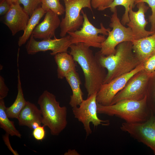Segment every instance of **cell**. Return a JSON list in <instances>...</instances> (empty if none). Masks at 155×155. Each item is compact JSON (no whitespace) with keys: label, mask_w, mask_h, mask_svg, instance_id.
<instances>
[{"label":"cell","mask_w":155,"mask_h":155,"mask_svg":"<svg viewBox=\"0 0 155 155\" xmlns=\"http://www.w3.org/2000/svg\"><path fill=\"white\" fill-rule=\"evenodd\" d=\"M69 35L60 38L55 36L53 39H43L40 41L35 40L32 35L26 46L27 53L32 55L39 52L51 51L50 54L55 56L61 53L67 52V50L71 44Z\"/></svg>","instance_id":"12"},{"label":"cell","mask_w":155,"mask_h":155,"mask_svg":"<svg viewBox=\"0 0 155 155\" xmlns=\"http://www.w3.org/2000/svg\"><path fill=\"white\" fill-rule=\"evenodd\" d=\"M59 16L51 10L46 11L43 20L37 25L32 35L35 39H46L55 37L56 30L60 26Z\"/></svg>","instance_id":"15"},{"label":"cell","mask_w":155,"mask_h":155,"mask_svg":"<svg viewBox=\"0 0 155 155\" xmlns=\"http://www.w3.org/2000/svg\"><path fill=\"white\" fill-rule=\"evenodd\" d=\"M60 0H41V7L46 11L51 10L59 16L65 13V8Z\"/></svg>","instance_id":"24"},{"label":"cell","mask_w":155,"mask_h":155,"mask_svg":"<svg viewBox=\"0 0 155 155\" xmlns=\"http://www.w3.org/2000/svg\"><path fill=\"white\" fill-rule=\"evenodd\" d=\"M97 93L88 97L80 104L79 106L72 108L73 113L75 118L83 124L86 136L92 133L90 127L92 123L94 127L102 125H108L109 123L108 120H103L98 118L97 115Z\"/></svg>","instance_id":"8"},{"label":"cell","mask_w":155,"mask_h":155,"mask_svg":"<svg viewBox=\"0 0 155 155\" xmlns=\"http://www.w3.org/2000/svg\"><path fill=\"white\" fill-rule=\"evenodd\" d=\"M9 134L6 133V134L3 136V140L9 150L14 155H18L19 154L16 151L14 150L11 145L9 140Z\"/></svg>","instance_id":"32"},{"label":"cell","mask_w":155,"mask_h":155,"mask_svg":"<svg viewBox=\"0 0 155 155\" xmlns=\"http://www.w3.org/2000/svg\"><path fill=\"white\" fill-rule=\"evenodd\" d=\"M9 89L5 83L3 78L0 76V99H4L8 94Z\"/></svg>","instance_id":"30"},{"label":"cell","mask_w":155,"mask_h":155,"mask_svg":"<svg viewBox=\"0 0 155 155\" xmlns=\"http://www.w3.org/2000/svg\"><path fill=\"white\" fill-rule=\"evenodd\" d=\"M65 5V14L60 24V36H66L68 32H74L82 26L84 22L80 14L82 9L88 8L92 12L91 0H63Z\"/></svg>","instance_id":"7"},{"label":"cell","mask_w":155,"mask_h":155,"mask_svg":"<svg viewBox=\"0 0 155 155\" xmlns=\"http://www.w3.org/2000/svg\"></svg>","instance_id":"39"},{"label":"cell","mask_w":155,"mask_h":155,"mask_svg":"<svg viewBox=\"0 0 155 155\" xmlns=\"http://www.w3.org/2000/svg\"><path fill=\"white\" fill-rule=\"evenodd\" d=\"M154 89L153 92V98L154 99L155 104H154L152 108L151 109V111H152V112H153L154 114L155 115V85H154Z\"/></svg>","instance_id":"34"},{"label":"cell","mask_w":155,"mask_h":155,"mask_svg":"<svg viewBox=\"0 0 155 155\" xmlns=\"http://www.w3.org/2000/svg\"><path fill=\"white\" fill-rule=\"evenodd\" d=\"M151 78L155 77V69L154 72L150 75Z\"/></svg>","instance_id":"36"},{"label":"cell","mask_w":155,"mask_h":155,"mask_svg":"<svg viewBox=\"0 0 155 155\" xmlns=\"http://www.w3.org/2000/svg\"><path fill=\"white\" fill-rule=\"evenodd\" d=\"M69 53L83 72L88 97L97 93L106 77L104 68L100 64L90 47L82 42L71 44Z\"/></svg>","instance_id":"1"},{"label":"cell","mask_w":155,"mask_h":155,"mask_svg":"<svg viewBox=\"0 0 155 155\" xmlns=\"http://www.w3.org/2000/svg\"><path fill=\"white\" fill-rule=\"evenodd\" d=\"M65 155H79V153L75 150H69L68 152L65 153Z\"/></svg>","instance_id":"33"},{"label":"cell","mask_w":155,"mask_h":155,"mask_svg":"<svg viewBox=\"0 0 155 155\" xmlns=\"http://www.w3.org/2000/svg\"><path fill=\"white\" fill-rule=\"evenodd\" d=\"M38 104L42 116V123L49 129L52 135H59L67 124V107L61 106L55 96L46 90L39 97Z\"/></svg>","instance_id":"4"},{"label":"cell","mask_w":155,"mask_h":155,"mask_svg":"<svg viewBox=\"0 0 155 155\" xmlns=\"http://www.w3.org/2000/svg\"><path fill=\"white\" fill-rule=\"evenodd\" d=\"M143 64L144 70L150 75L154 72L155 69V54L150 57Z\"/></svg>","instance_id":"28"},{"label":"cell","mask_w":155,"mask_h":155,"mask_svg":"<svg viewBox=\"0 0 155 155\" xmlns=\"http://www.w3.org/2000/svg\"><path fill=\"white\" fill-rule=\"evenodd\" d=\"M114 0H91L92 7L100 11L108 8Z\"/></svg>","instance_id":"26"},{"label":"cell","mask_w":155,"mask_h":155,"mask_svg":"<svg viewBox=\"0 0 155 155\" xmlns=\"http://www.w3.org/2000/svg\"><path fill=\"white\" fill-rule=\"evenodd\" d=\"M81 13L84 18L82 27L79 30L67 33L70 36L71 44L82 42L90 47L100 49L102 43L106 39L105 35H108L111 29L106 28L102 23L100 28L96 27L90 22L83 9Z\"/></svg>","instance_id":"5"},{"label":"cell","mask_w":155,"mask_h":155,"mask_svg":"<svg viewBox=\"0 0 155 155\" xmlns=\"http://www.w3.org/2000/svg\"><path fill=\"white\" fill-rule=\"evenodd\" d=\"M120 129L149 147L155 154V115L152 112L146 121L134 123L125 122Z\"/></svg>","instance_id":"10"},{"label":"cell","mask_w":155,"mask_h":155,"mask_svg":"<svg viewBox=\"0 0 155 155\" xmlns=\"http://www.w3.org/2000/svg\"><path fill=\"white\" fill-rule=\"evenodd\" d=\"M1 0H0V1H1Z\"/></svg>","instance_id":"38"},{"label":"cell","mask_w":155,"mask_h":155,"mask_svg":"<svg viewBox=\"0 0 155 155\" xmlns=\"http://www.w3.org/2000/svg\"><path fill=\"white\" fill-rule=\"evenodd\" d=\"M151 79L150 75L144 70L138 72L130 79L124 87L117 94L110 105L124 99H143L148 95L147 86Z\"/></svg>","instance_id":"9"},{"label":"cell","mask_w":155,"mask_h":155,"mask_svg":"<svg viewBox=\"0 0 155 155\" xmlns=\"http://www.w3.org/2000/svg\"><path fill=\"white\" fill-rule=\"evenodd\" d=\"M141 0H135V4H136L138 3Z\"/></svg>","instance_id":"37"},{"label":"cell","mask_w":155,"mask_h":155,"mask_svg":"<svg viewBox=\"0 0 155 155\" xmlns=\"http://www.w3.org/2000/svg\"><path fill=\"white\" fill-rule=\"evenodd\" d=\"M144 69L143 64L141 63L131 72L103 84L97 93V103L103 105H110L115 96L124 87L130 79Z\"/></svg>","instance_id":"11"},{"label":"cell","mask_w":155,"mask_h":155,"mask_svg":"<svg viewBox=\"0 0 155 155\" xmlns=\"http://www.w3.org/2000/svg\"><path fill=\"white\" fill-rule=\"evenodd\" d=\"M131 42L133 53L141 63L155 54V33Z\"/></svg>","instance_id":"16"},{"label":"cell","mask_w":155,"mask_h":155,"mask_svg":"<svg viewBox=\"0 0 155 155\" xmlns=\"http://www.w3.org/2000/svg\"><path fill=\"white\" fill-rule=\"evenodd\" d=\"M54 57L57 66V74L58 78L63 79L70 71L76 70L75 61L72 56L67 52L58 53Z\"/></svg>","instance_id":"19"},{"label":"cell","mask_w":155,"mask_h":155,"mask_svg":"<svg viewBox=\"0 0 155 155\" xmlns=\"http://www.w3.org/2000/svg\"><path fill=\"white\" fill-rule=\"evenodd\" d=\"M46 12L41 7H38L33 12L30 17L23 35L19 38L18 41L19 46H21L25 44L30 38L34 29Z\"/></svg>","instance_id":"21"},{"label":"cell","mask_w":155,"mask_h":155,"mask_svg":"<svg viewBox=\"0 0 155 155\" xmlns=\"http://www.w3.org/2000/svg\"><path fill=\"white\" fill-rule=\"evenodd\" d=\"M17 1L23 5L24 10L30 17L41 3V0H17Z\"/></svg>","instance_id":"25"},{"label":"cell","mask_w":155,"mask_h":155,"mask_svg":"<svg viewBox=\"0 0 155 155\" xmlns=\"http://www.w3.org/2000/svg\"><path fill=\"white\" fill-rule=\"evenodd\" d=\"M11 6L6 0H2L0 3V15H5L9 11Z\"/></svg>","instance_id":"31"},{"label":"cell","mask_w":155,"mask_h":155,"mask_svg":"<svg viewBox=\"0 0 155 155\" xmlns=\"http://www.w3.org/2000/svg\"><path fill=\"white\" fill-rule=\"evenodd\" d=\"M135 3V0H114L108 8H109L113 12L117 6L121 5L124 7L125 12L121 22L125 26L129 22V11L130 8L131 7L133 8Z\"/></svg>","instance_id":"23"},{"label":"cell","mask_w":155,"mask_h":155,"mask_svg":"<svg viewBox=\"0 0 155 155\" xmlns=\"http://www.w3.org/2000/svg\"><path fill=\"white\" fill-rule=\"evenodd\" d=\"M148 95L137 100L126 99L112 105H103L97 103L98 113L119 117L129 123L142 122L147 120L152 111L147 106Z\"/></svg>","instance_id":"3"},{"label":"cell","mask_w":155,"mask_h":155,"mask_svg":"<svg viewBox=\"0 0 155 155\" xmlns=\"http://www.w3.org/2000/svg\"><path fill=\"white\" fill-rule=\"evenodd\" d=\"M139 2L147 3L149 7H150L152 13L151 15L149 17V21L151 25V28L150 31L155 32V0H141Z\"/></svg>","instance_id":"27"},{"label":"cell","mask_w":155,"mask_h":155,"mask_svg":"<svg viewBox=\"0 0 155 155\" xmlns=\"http://www.w3.org/2000/svg\"><path fill=\"white\" fill-rule=\"evenodd\" d=\"M30 18L17 2L11 5L9 11L4 16L3 22L14 36L19 31H24Z\"/></svg>","instance_id":"14"},{"label":"cell","mask_w":155,"mask_h":155,"mask_svg":"<svg viewBox=\"0 0 155 155\" xmlns=\"http://www.w3.org/2000/svg\"><path fill=\"white\" fill-rule=\"evenodd\" d=\"M45 126H40L33 129L32 135L38 141H42L44 138L46 132L44 129Z\"/></svg>","instance_id":"29"},{"label":"cell","mask_w":155,"mask_h":155,"mask_svg":"<svg viewBox=\"0 0 155 155\" xmlns=\"http://www.w3.org/2000/svg\"><path fill=\"white\" fill-rule=\"evenodd\" d=\"M18 93L16 98L12 105L9 107H6L5 109L6 113L8 118L17 119L21 110L27 102L24 97L20 71L18 67Z\"/></svg>","instance_id":"20"},{"label":"cell","mask_w":155,"mask_h":155,"mask_svg":"<svg viewBox=\"0 0 155 155\" xmlns=\"http://www.w3.org/2000/svg\"><path fill=\"white\" fill-rule=\"evenodd\" d=\"M42 116L40 111L34 104L28 101L21 110L18 119L19 125L26 126L31 129L35 122L42 123Z\"/></svg>","instance_id":"17"},{"label":"cell","mask_w":155,"mask_h":155,"mask_svg":"<svg viewBox=\"0 0 155 155\" xmlns=\"http://www.w3.org/2000/svg\"><path fill=\"white\" fill-rule=\"evenodd\" d=\"M7 2L10 5L16 3L17 0H6Z\"/></svg>","instance_id":"35"},{"label":"cell","mask_w":155,"mask_h":155,"mask_svg":"<svg viewBox=\"0 0 155 155\" xmlns=\"http://www.w3.org/2000/svg\"><path fill=\"white\" fill-rule=\"evenodd\" d=\"M136 4L138 9L136 11L133 10L132 7H130L129 11V22L126 24L131 29L136 39H138L152 35L155 32L145 29L148 22L145 18V13L149 7L143 2H139Z\"/></svg>","instance_id":"13"},{"label":"cell","mask_w":155,"mask_h":155,"mask_svg":"<svg viewBox=\"0 0 155 155\" xmlns=\"http://www.w3.org/2000/svg\"><path fill=\"white\" fill-rule=\"evenodd\" d=\"M65 78L72 92L70 97L69 104L72 108L77 106L84 100L83 93L80 88L81 82L79 75L76 70H74L67 74Z\"/></svg>","instance_id":"18"},{"label":"cell","mask_w":155,"mask_h":155,"mask_svg":"<svg viewBox=\"0 0 155 155\" xmlns=\"http://www.w3.org/2000/svg\"><path fill=\"white\" fill-rule=\"evenodd\" d=\"M113 12L109 24L112 30L108 32V37L102 43L99 51L101 55L105 56L115 53L116 48L119 44L136 40L131 29L125 27L121 23L118 17L117 8Z\"/></svg>","instance_id":"6"},{"label":"cell","mask_w":155,"mask_h":155,"mask_svg":"<svg viewBox=\"0 0 155 155\" xmlns=\"http://www.w3.org/2000/svg\"><path fill=\"white\" fill-rule=\"evenodd\" d=\"M6 108L4 99H0V127L11 136H16L21 138V135L16 128L14 122L10 120L7 115Z\"/></svg>","instance_id":"22"},{"label":"cell","mask_w":155,"mask_h":155,"mask_svg":"<svg viewBox=\"0 0 155 155\" xmlns=\"http://www.w3.org/2000/svg\"><path fill=\"white\" fill-rule=\"evenodd\" d=\"M95 55L101 65L107 70L103 84L131 72L141 63L133 53L131 42L119 44L114 54L105 56L98 51Z\"/></svg>","instance_id":"2"}]
</instances>
